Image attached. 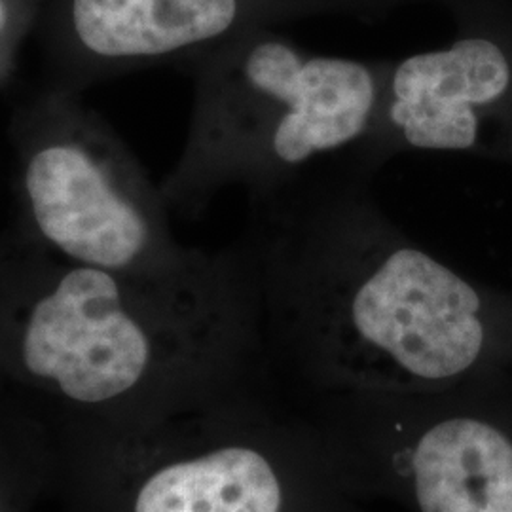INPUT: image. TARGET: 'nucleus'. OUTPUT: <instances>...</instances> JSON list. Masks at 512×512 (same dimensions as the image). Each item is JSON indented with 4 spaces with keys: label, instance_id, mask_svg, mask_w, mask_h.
Here are the masks:
<instances>
[{
    "label": "nucleus",
    "instance_id": "1",
    "mask_svg": "<svg viewBox=\"0 0 512 512\" xmlns=\"http://www.w3.org/2000/svg\"><path fill=\"white\" fill-rule=\"evenodd\" d=\"M378 171L355 156L251 196L241 249L268 363L308 401L444 391L511 355L512 308L385 213Z\"/></svg>",
    "mask_w": 512,
    "mask_h": 512
},
{
    "label": "nucleus",
    "instance_id": "2",
    "mask_svg": "<svg viewBox=\"0 0 512 512\" xmlns=\"http://www.w3.org/2000/svg\"><path fill=\"white\" fill-rule=\"evenodd\" d=\"M389 69L306 52L264 27L232 40L196 82L190 137L164 200L198 207L232 184L251 198L315 167L366 158Z\"/></svg>",
    "mask_w": 512,
    "mask_h": 512
},
{
    "label": "nucleus",
    "instance_id": "3",
    "mask_svg": "<svg viewBox=\"0 0 512 512\" xmlns=\"http://www.w3.org/2000/svg\"><path fill=\"white\" fill-rule=\"evenodd\" d=\"M266 387L128 429L116 512H363L315 423Z\"/></svg>",
    "mask_w": 512,
    "mask_h": 512
},
{
    "label": "nucleus",
    "instance_id": "4",
    "mask_svg": "<svg viewBox=\"0 0 512 512\" xmlns=\"http://www.w3.org/2000/svg\"><path fill=\"white\" fill-rule=\"evenodd\" d=\"M308 403L359 501L408 512H512V401L490 378L435 393Z\"/></svg>",
    "mask_w": 512,
    "mask_h": 512
},
{
    "label": "nucleus",
    "instance_id": "5",
    "mask_svg": "<svg viewBox=\"0 0 512 512\" xmlns=\"http://www.w3.org/2000/svg\"><path fill=\"white\" fill-rule=\"evenodd\" d=\"M23 188L38 234L73 264L175 274L207 258L173 243L162 203L145 184L120 181L78 143L37 148L25 165Z\"/></svg>",
    "mask_w": 512,
    "mask_h": 512
},
{
    "label": "nucleus",
    "instance_id": "6",
    "mask_svg": "<svg viewBox=\"0 0 512 512\" xmlns=\"http://www.w3.org/2000/svg\"><path fill=\"white\" fill-rule=\"evenodd\" d=\"M511 95L512 50L492 33H463L446 48L391 63L368 158L382 169L408 150H475L484 116Z\"/></svg>",
    "mask_w": 512,
    "mask_h": 512
},
{
    "label": "nucleus",
    "instance_id": "7",
    "mask_svg": "<svg viewBox=\"0 0 512 512\" xmlns=\"http://www.w3.org/2000/svg\"><path fill=\"white\" fill-rule=\"evenodd\" d=\"M0 512H6L4 511V505H2V499H0Z\"/></svg>",
    "mask_w": 512,
    "mask_h": 512
}]
</instances>
